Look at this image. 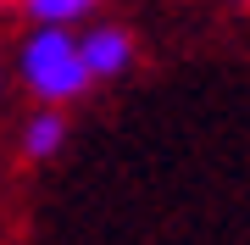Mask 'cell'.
<instances>
[{
  "instance_id": "obj_4",
  "label": "cell",
  "mask_w": 250,
  "mask_h": 245,
  "mask_svg": "<svg viewBox=\"0 0 250 245\" xmlns=\"http://www.w3.org/2000/svg\"><path fill=\"white\" fill-rule=\"evenodd\" d=\"M28 22H62V28H78L83 17H95L100 0H17Z\"/></svg>"
},
{
  "instance_id": "obj_3",
  "label": "cell",
  "mask_w": 250,
  "mask_h": 245,
  "mask_svg": "<svg viewBox=\"0 0 250 245\" xmlns=\"http://www.w3.org/2000/svg\"><path fill=\"white\" fill-rule=\"evenodd\" d=\"M17 145H22L28 162H50V156L67 145V111H62V106H39V111H28Z\"/></svg>"
},
{
  "instance_id": "obj_7",
  "label": "cell",
  "mask_w": 250,
  "mask_h": 245,
  "mask_svg": "<svg viewBox=\"0 0 250 245\" xmlns=\"http://www.w3.org/2000/svg\"><path fill=\"white\" fill-rule=\"evenodd\" d=\"M239 6H245V11H250V0H239Z\"/></svg>"
},
{
  "instance_id": "obj_1",
  "label": "cell",
  "mask_w": 250,
  "mask_h": 245,
  "mask_svg": "<svg viewBox=\"0 0 250 245\" xmlns=\"http://www.w3.org/2000/svg\"><path fill=\"white\" fill-rule=\"evenodd\" d=\"M11 67H17V84L39 106H72L95 89L83 50H78V28H62V22H34L22 34Z\"/></svg>"
},
{
  "instance_id": "obj_2",
  "label": "cell",
  "mask_w": 250,
  "mask_h": 245,
  "mask_svg": "<svg viewBox=\"0 0 250 245\" xmlns=\"http://www.w3.org/2000/svg\"><path fill=\"white\" fill-rule=\"evenodd\" d=\"M78 50H83V67H89L95 84L123 78L128 67H134V34H128L123 22H89V28H78Z\"/></svg>"
},
{
  "instance_id": "obj_5",
  "label": "cell",
  "mask_w": 250,
  "mask_h": 245,
  "mask_svg": "<svg viewBox=\"0 0 250 245\" xmlns=\"http://www.w3.org/2000/svg\"><path fill=\"white\" fill-rule=\"evenodd\" d=\"M0 89H6V62H0Z\"/></svg>"
},
{
  "instance_id": "obj_6",
  "label": "cell",
  "mask_w": 250,
  "mask_h": 245,
  "mask_svg": "<svg viewBox=\"0 0 250 245\" xmlns=\"http://www.w3.org/2000/svg\"><path fill=\"white\" fill-rule=\"evenodd\" d=\"M0 6H17V0H0Z\"/></svg>"
}]
</instances>
